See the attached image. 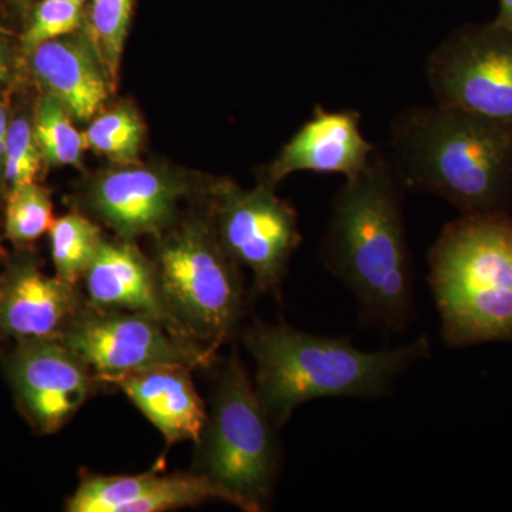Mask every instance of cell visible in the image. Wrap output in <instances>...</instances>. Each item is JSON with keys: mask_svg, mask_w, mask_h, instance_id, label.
Masks as SVG:
<instances>
[{"mask_svg": "<svg viewBox=\"0 0 512 512\" xmlns=\"http://www.w3.org/2000/svg\"><path fill=\"white\" fill-rule=\"evenodd\" d=\"M84 25L83 5L72 0H43L33 13L32 23L23 36L26 49L72 36Z\"/></svg>", "mask_w": 512, "mask_h": 512, "instance_id": "cell-24", "label": "cell"}, {"mask_svg": "<svg viewBox=\"0 0 512 512\" xmlns=\"http://www.w3.org/2000/svg\"><path fill=\"white\" fill-rule=\"evenodd\" d=\"M84 281L93 308L151 316L187 338L168 311L157 269L133 245L104 242Z\"/></svg>", "mask_w": 512, "mask_h": 512, "instance_id": "cell-13", "label": "cell"}, {"mask_svg": "<svg viewBox=\"0 0 512 512\" xmlns=\"http://www.w3.org/2000/svg\"><path fill=\"white\" fill-rule=\"evenodd\" d=\"M33 133L43 158L53 165H79L86 140L73 126L72 116L60 101L46 94L36 104Z\"/></svg>", "mask_w": 512, "mask_h": 512, "instance_id": "cell-19", "label": "cell"}, {"mask_svg": "<svg viewBox=\"0 0 512 512\" xmlns=\"http://www.w3.org/2000/svg\"><path fill=\"white\" fill-rule=\"evenodd\" d=\"M0 255H2V247H0Z\"/></svg>", "mask_w": 512, "mask_h": 512, "instance_id": "cell-30", "label": "cell"}, {"mask_svg": "<svg viewBox=\"0 0 512 512\" xmlns=\"http://www.w3.org/2000/svg\"><path fill=\"white\" fill-rule=\"evenodd\" d=\"M60 340L86 363L97 380L110 383L150 367L208 366L215 353L177 335L151 316L90 305Z\"/></svg>", "mask_w": 512, "mask_h": 512, "instance_id": "cell-7", "label": "cell"}, {"mask_svg": "<svg viewBox=\"0 0 512 512\" xmlns=\"http://www.w3.org/2000/svg\"><path fill=\"white\" fill-rule=\"evenodd\" d=\"M72 2L79 3V5H83L84 2H87V0H72Z\"/></svg>", "mask_w": 512, "mask_h": 512, "instance_id": "cell-28", "label": "cell"}, {"mask_svg": "<svg viewBox=\"0 0 512 512\" xmlns=\"http://www.w3.org/2000/svg\"><path fill=\"white\" fill-rule=\"evenodd\" d=\"M6 372L30 423L46 434L56 433L72 419L96 379L60 339L18 340Z\"/></svg>", "mask_w": 512, "mask_h": 512, "instance_id": "cell-10", "label": "cell"}, {"mask_svg": "<svg viewBox=\"0 0 512 512\" xmlns=\"http://www.w3.org/2000/svg\"><path fill=\"white\" fill-rule=\"evenodd\" d=\"M208 500H221L235 505L234 497L205 474L158 477L150 473L143 493L133 504L128 505L126 512L168 511L192 507Z\"/></svg>", "mask_w": 512, "mask_h": 512, "instance_id": "cell-18", "label": "cell"}, {"mask_svg": "<svg viewBox=\"0 0 512 512\" xmlns=\"http://www.w3.org/2000/svg\"><path fill=\"white\" fill-rule=\"evenodd\" d=\"M49 234L57 278L77 285L104 244L101 229L83 215L69 214L55 220Z\"/></svg>", "mask_w": 512, "mask_h": 512, "instance_id": "cell-17", "label": "cell"}, {"mask_svg": "<svg viewBox=\"0 0 512 512\" xmlns=\"http://www.w3.org/2000/svg\"><path fill=\"white\" fill-rule=\"evenodd\" d=\"M19 3H28L30 0H18Z\"/></svg>", "mask_w": 512, "mask_h": 512, "instance_id": "cell-29", "label": "cell"}, {"mask_svg": "<svg viewBox=\"0 0 512 512\" xmlns=\"http://www.w3.org/2000/svg\"><path fill=\"white\" fill-rule=\"evenodd\" d=\"M180 185L144 168L114 171L93 185L90 201L103 220L124 238L151 234L173 217Z\"/></svg>", "mask_w": 512, "mask_h": 512, "instance_id": "cell-16", "label": "cell"}, {"mask_svg": "<svg viewBox=\"0 0 512 512\" xmlns=\"http://www.w3.org/2000/svg\"><path fill=\"white\" fill-rule=\"evenodd\" d=\"M9 74V64L8 57H6L5 50H3L2 45H0V83L8 77Z\"/></svg>", "mask_w": 512, "mask_h": 512, "instance_id": "cell-27", "label": "cell"}, {"mask_svg": "<svg viewBox=\"0 0 512 512\" xmlns=\"http://www.w3.org/2000/svg\"><path fill=\"white\" fill-rule=\"evenodd\" d=\"M29 52L33 74L49 96L74 119L96 116L109 97L111 80L92 39L59 37Z\"/></svg>", "mask_w": 512, "mask_h": 512, "instance_id": "cell-14", "label": "cell"}, {"mask_svg": "<svg viewBox=\"0 0 512 512\" xmlns=\"http://www.w3.org/2000/svg\"><path fill=\"white\" fill-rule=\"evenodd\" d=\"M441 335L451 348L512 342V215H461L429 254Z\"/></svg>", "mask_w": 512, "mask_h": 512, "instance_id": "cell-4", "label": "cell"}, {"mask_svg": "<svg viewBox=\"0 0 512 512\" xmlns=\"http://www.w3.org/2000/svg\"><path fill=\"white\" fill-rule=\"evenodd\" d=\"M191 367L164 365L131 373L117 380L168 446L180 441L200 443L208 414L191 379Z\"/></svg>", "mask_w": 512, "mask_h": 512, "instance_id": "cell-15", "label": "cell"}, {"mask_svg": "<svg viewBox=\"0 0 512 512\" xmlns=\"http://www.w3.org/2000/svg\"><path fill=\"white\" fill-rule=\"evenodd\" d=\"M498 3H500V10L493 23L512 32V0H498Z\"/></svg>", "mask_w": 512, "mask_h": 512, "instance_id": "cell-25", "label": "cell"}, {"mask_svg": "<svg viewBox=\"0 0 512 512\" xmlns=\"http://www.w3.org/2000/svg\"><path fill=\"white\" fill-rule=\"evenodd\" d=\"M427 82L437 104L512 123V32L464 25L431 52Z\"/></svg>", "mask_w": 512, "mask_h": 512, "instance_id": "cell-8", "label": "cell"}, {"mask_svg": "<svg viewBox=\"0 0 512 512\" xmlns=\"http://www.w3.org/2000/svg\"><path fill=\"white\" fill-rule=\"evenodd\" d=\"M403 191L390 157L376 150L365 170L336 192L320 251L366 319L387 330L406 328L414 313Z\"/></svg>", "mask_w": 512, "mask_h": 512, "instance_id": "cell-1", "label": "cell"}, {"mask_svg": "<svg viewBox=\"0 0 512 512\" xmlns=\"http://www.w3.org/2000/svg\"><path fill=\"white\" fill-rule=\"evenodd\" d=\"M158 281L184 335L217 350L237 328L244 288L237 262L204 222H194L165 239L158 252Z\"/></svg>", "mask_w": 512, "mask_h": 512, "instance_id": "cell-6", "label": "cell"}, {"mask_svg": "<svg viewBox=\"0 0 512 512\" xmlns=\"http://www.w3.org/2000/svg\"><path fill=\"white\" fill-rule=\"evenodd\" d=\"M8 114L0 106V175H3V160H5L6 138H8Z\"/></svg>", "mask_w": 512, "mask_h": 512, "instance_id": "cell-26", "label": "cell"}, {"mask_svg": "<svg viewBox=\"0 0 512 512\" xmlns=\"http://www.w3.org/2000/svg\"><path fill=\"white\" fill-rule=\"evenodd\" d=\"M217 222L227 254L254 272L256 292L276 295L302 241L296 211L268 185L244 191L225 184L218 191Z\"/></svg>", "mask_w": 512, "mask_h": 512, "instance_id": "cell-9", "label": "cell"}, {"mask_svg": "<svg viewBox=\"0 0 512 512\" xmlns=\"http://www.w3.org/2000/svg\"><path fill=\"white\" fill-rule=\"evenodd\" d=\"M274 427L234 353L218 379L198 444L202 474L231 494L241 510H264L274 490L279 467Z\"/></svg>", "mask_w": 512, "mask_h": 512, "instance_id": "cell-5", "label": "cell"}, {"mask_svg": "<svg viewBox=\"0 0 512 512\" xmlns=\"http://www.w3.org/2000/svg\"><path fill=\"white\" fill-rule=\"evenodd\" d=\"M133 3L134 0H93L90 10L92 40L111 82H116L119 74Z\"/></svg>", "mask_w": 512, "mask_h": 512, "instance_id": "cell-22", "label": "cell"}, {"mask_svg": "<svg viewBox=\"0 0 512 512\" xmlns=\"http://www.w3.org/2000/svg\"><path fill=\"white\" fill-rule=\"evenodd\" d=\"M84 309L77 285L50 278L32 261L16 262L0 281V333L10 338L60 339Z\"/></svg>", "mask_w": 512, "mask_h": 512, "instance_id": "cell-12", "label": "cell"}, {"mask_svg": "<svg viewBox=\"0 0 512 512\" xmlns=\"http://www.w3.org/2000/svg\"><path fill=\"white\" fill-rule=\"evenodd\" d=\"M86 146L117 163H131L140 153L143 124L128 107L101 114L84 133Z\"/></svg>", "mask_w": 512, "mask_h": 512, "instance_id": "cell-20", "label": "cell"}, {"mask_svg": "<svg viewBox=\"0 0 512 512\" xmlns=\"http://www.w3.org/2000/svg\"><path fill=\"white\" fill-rule=\"evenodd\" d=\"M53 205L49 191L36 183L10 188L6 205V237L15 244H28L52 228Z\"/></svg>", "mask_w": 512, "mask_h": 512, "instance_id": "cell-21", "label": "cell"}, {"mask_svg": "<svg viewBox=\"0 0 512 512\" xmlns=\"http://www.w3.org/2000/svg\"><path fill=\"white\" fill-rule=\"evenodd\" d=\"M42 161V150L37 144L32 124L26 119H15L9 123L2 175L6 184L15 188L36 183Z\"/></svg>", "mask_w": 512, "mask_h": 512, "instance_id": "cell-23", "label": "cell"}, {"mask_svg": "<svg viewBox=\"0 0 512 512\" xmlns=\"http://www.w3.org/2000/svg\"><path fill=\"white\" fill-rule=\"evenodd\" d=\"M404 190L437 195L461 215L507 211L512 201V123L456 107L412 106L390 128Z\"/></svg>", "mask_w": 512, "mask_h": 512, "instance_id": "cell-2", "label": "cell"}, {"mask_svg": "<svg viewBox=\"0 0 512 512\" xmlns=\"http://www.w3.org/2000/svg\"><path fill=\"white\" fill-rule=\"evenodd\" d=\"M244 340L256 362V394L276 429L311 400L384 396L400 373L430 356L424 336L379 352H363L350 338L312 335L286 325H256Z\"/></svg>", "mask_w": 512, "mask_h": 512, "instance_id": "cell-3", "label": "cell"}, {"mask_svg": "<svg viewBox=\"0 0 512 512\" xmlns=\"http://www.w3.org/2000/svg\"><path fill=\"white\" fill-rule=\"evenodd\" d=\"M356 110H325L315 107L311 119L282 148L266 170L268 187L299 171L345 175L355 178L369 164L377 148L360 131Z\"/></svg>", "mask_w": 512, "mask_h": 512, "instance_id": "cell-11", "label": "cell"}]
</instances>
